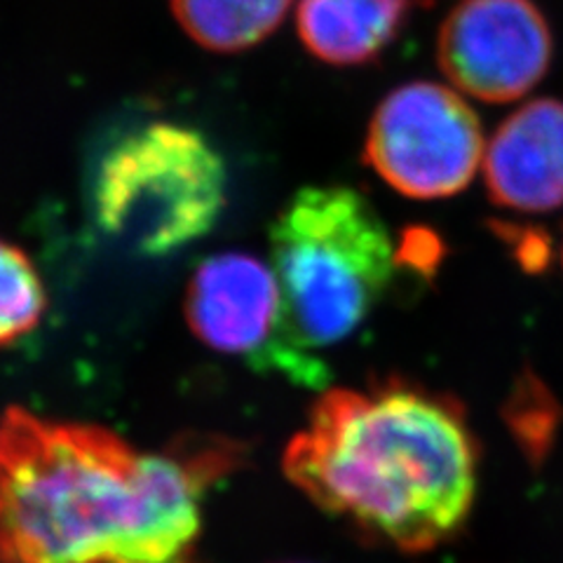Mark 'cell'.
<instances>
[{"instance_id": "4", "label": "cell", "mask_w": 563, "mask_h": 563, "mask_svg": "<svg viewBox=\"0 0 563 563\" xmlns=\"http://www.w3.org/2000/svg\"><path fill=\"white\" fill-rule=\"evenodd\" d=\"M225 205V165L192 128L148 122L115 136L90 179L103 235L139 256H167L207 235Z\"/></svg>"}, {"instance_id": "3", "label": "cell", "mask_w": 563, "mask_h": 563, "mask_svg": "<svg viewBox=\"0 0 563 563\" xmlns=\"http://www.w3.org/2000/svg\"><path fill=\"white\" fill-rule=\"evenodd\" d=\"M279 324L263 372L324 383L320 352L355 333L393 287L397 244L378 211L345 186L303 188L271 228Z\"/></svg>"}, {"instance_id": "7", "label": "cell", "mask_w": 563, "mask_h": 563, "mask_svg": "<svg viewBox=\"0 0 563 563\" xmlns=\"http://www.w3.org/2000/svg\"><path fill=\"white\" fill-rule=\"evenodd\" d=\"M186 317L196 336L225 355L266 368L279 324V287L273 266L252 254L211 256L192 273Z\"/></svg>"}, {"instance_id": "11", "label": "cell", "mask_w": 563, "mask_h": 563, "mask_svg": "<svg viewBox=\"0 0 563 563\" xmlns=\"http://www.w3.org/2000/svg\"><path fill=\"white\" fill-rule=\"evenodd\" d=\"M45 303L43 282L31 258L0 240V345H10L33 331Z\"/></svg>"}, {"instance_id": "5", "label": "cell", "mask_w": 563, "mask_h": 563, "mask_svg": "<svg viewBox=\"0 0 563 563\" xmlns=\"http://www.w3.org/2000/svg\"><path fill=\"white\" fill-rule=\"evenodd\" d=\"M484 136L477 115L453 90L409 82L372 120L364 157L395 190L432 200L461 192L477 174Z\"/></svg>"}, {"instance_id": "9", "label": "cell", "mask_w": 563, "mask_h": 563, "mask_svg": "<svg viewBox=\"0 0 563 563\" xmlns=\"http://www.w3.org/2000/svg\"><path fill=\"white\" fill-rule=\"evenodd\" d=\"M407 12L409 0H301L296 26L317 59L352 66L380 55Z\"/></svg>"}, {"instance_id": "1", "label": "cell", "mask_w": 563, "mask_h": 563, "mask_svg": "<svg viewBox=\"0 0 563 563\" xmlns=\"http://www.w3.org/2000/svg\"><path fill=\"white\" fill-rule=\"evenodd\" d=\"M225 442L139 453L111 430L0 416V563H190Z\"/></svg>"}, {"instance_id": "2", "label": "cell", "mask_w": 563, "mask_h": 563, "mask_svg": "<svg viewBox=\"0 0 563 563\" xmlns=\"http://www.w3.org/2000/svg\"><path fill=\"white\" fill-rule=\"evenodd\" d=\"M285 472L327 512L422 552L467 519L477 444L451 397L385 383L320 397L287 446Z\"/></svg>"}, {"instance_id": "8", "label": "cell", "mask_w": 563, "mask_h": 563, "mask_svg": "<svg viewBox=\"0 0 563 563\" xmlns=\"http://www.w3.org/2000/svg\"><path fill=\"white\" fill-rule=\"evenodd\" d=\"M484 174L490 200L517 211L563 205V101L538 99L509 115L490 139Z\"/></svg>"}, {"instance_id": "10", "label": "cell", "mask_w": 563, "mask_h": 563, "mask_svg": "<svg viewBox=\"0 0 563 563\" xmlns=\"http://www.w3.org/2000/svg\"><path fill=\"white\" fill-rule=\"evenodd\" d=\"M192 41L211 52H242L261 43L287 16L291 0H169Z\"/></svg>"}, {"instance_id": "6", "label": "cell", "mask_w": 563, "mask_h": 563, "mask_svg": "<svg viewBox=\"0 0 563 563\" xmlns=\"http://www.w3.org/2000/svg\"><path fill=\"white\" fill-rule=\"evenodd\" d=\"M437 52L457 90L505 103L548 74L552 33L533 0H463L439 31Z\"/></svg>"}]
</instances>
